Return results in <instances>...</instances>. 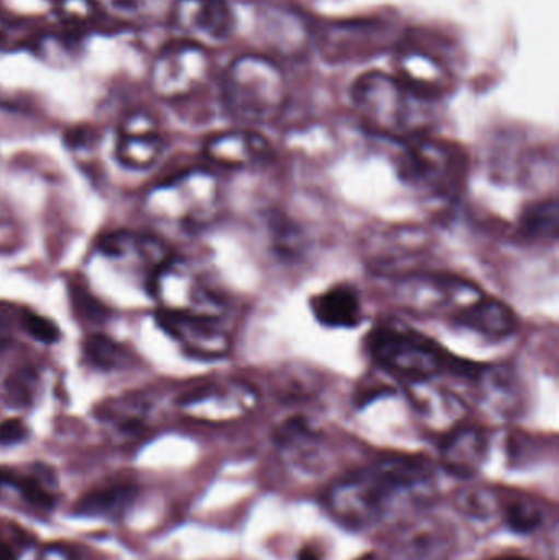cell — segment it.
Returning a JSON list of instances; mask_svg holds the SVG:
<instances>
[{"label":"cell","mask_w":559,"mask_h":560,"mask_svg":"<svg viewBox=\"0 0 559 560\" xmlns=\"http://www.w3.org/2000/svg\"><path fill=\"white\" fill-rule=\"evenodd\" d=\"M350 95L363 124L384 137L403 140L422 137L432 120L430 101L414 94L399 79L384 72L360 75Z\"/></svg>","instance_id":"7a4b0ae2"},{"label":"cell","mask_w":559,"mask_h":560,"mask_svg":"<svg viewBox=\"0 0 559 560\" xmlns=\"http://www.w3.org/2000/svg\"><path fill=\"white\" fill-rule=\"evenodd\" d=\"M101 10L125 22H158L171 15L174 0H95Z\"/></svg>","instance_id":"603a6c76"},{"label":"cell","mask_w":559,"mask_h":560,"mask_svg":"<svg viewBox=\"0 0 559 560\" xmlns=\"http://www.w3.org/2000/svg\"><path fill=\"white\" fill-rule=\"evenodd\" d=\"M275 444L286 466L304 476L321 474L327 467L324 431L305 417L282 421L275 431Z\"/></svg>","instance_id":"9c48e42d"},{"label":"cell","mask_w":559,"mask_h":560,"mask_svg":"<svg viewBox=\"0 0 559 560\" xmlns=\"http://www.w3.org/2000/svg\"><path fill=\"white\" fill-rule=\"evenodd\" d=\"M488 453L489 440L485 431L459 424L443 438L440 460L446 472L458 479H469L479 472Z\"/></svg>","instance_id":"2e32d148"},{"label":"cell","mask_w":559,"mask_h":560,"mask_svg":"<svg viewBox=\"0 0 559 560\" xmlns=\"http://www.w3.org/2000/svg\"><path fill=\"white\" fill-rule=\"evenodd\" d=\"M394 300L417 316H452L481 299L485 293L468 280L442 272L414 271L394 280Z\"/></svg>","instance_id":"8992f818"},{"label":"cell","mask_w":559,"mask_h":560,"mask_svg":"<svg viewBox=\"0 0 559 560\" xmlns=\"http://www.w3.org/2000/svg\"><path fill=\"white\" fill-rule=\"evenodd\" d=\"M396 68L399 72L397 79L426 101H435L452 88L453 78L449 69L427 51L403 49L397 56Z\"/></svg>","instance_id":"5bb4252c"},{"label":"cell","mask_w":559,"mask_h":560,"mask_svg":"<svg viewBox=\"0 0 559 560\" xmlns=\"http://www.w3.org/2000/svg\"><path fill=\"white\" fill-rule=\"evenodd\" d=\"M559 210L557 200H545L527 207L519 219L517 235L522 242L554 243L558 238Z\"/></svg>","instance_id":"7402d4cb"},{"label":"cell","mask_w":559,"mask_h":560,"mask_svg":"<svg viewBox=\"0 0 559 560\" xmlns=\"http://www.w3.org/2000/svg\"><path fill=\"white\" fill-rule=\"evenodd\" d=\"M0 560H16L15 552L0 538Z\"/></svg>","instance_id":"836d02e7"},{"label":"cell","mask_w":559,"mask_h":560,"mask_svg":"<svg viewBox=\"0 0 559 560\" xmlns=\"http://www.w3.org/2000/svg\"><path fill=\"white\" fill-rule=\"evenodd\" d=\"M459 512L476 520L491 518L499 509L498 499L491 490H465L456 499Z\"/></svg>","instance_id":"4316f807"},{"label":"cell","mask_w":559,"mask_h":560,"mask_svg":"<svg viewBox=\"0 0 559 560\" xmlns=\"http://www.w3.org/2000/svg\"><path fill=\"white\" fill-rule=\"evenodd\" d=\"M453 322L468 331L494 341L508 338L519 326L517 315L512 312L511 306L486 295L459 312Z\"/></svg>","instance_id":"ac0fdd59"},{"label":"cell","mask_w":559,"mask_h":560,"mask_svg":"<svg viewBox=\"0 0 559 560\" xmlns=\"http://www.w3.org/2000/svg\"><path fill=\"white\" fill-rule=\"evenodd\" d=\"M409 397L422 423L435 433H450L465 420L466 405L432 381L410 382Z\"/></svg>","instance_id":"7c38bea8"},{"label":"cell","mask_w":559,"mask_h":560,"mask_svg":"<svg viewBox=\"0 0 559 560\" xmlns=\"http://www.w3.org/2000/svg\"><path fill=\"white\" fill-rule=\"evenodd\" d=\"M312 313L327 328H357L363 323L360 290L348 282L335 283L312 299Z\"/></svg>","instance_id":"e0dca14e"},{"label":"cell","mask_w":559,"mask_h":560,"mask_svg":"<svg viewBox=\"0 0 559 560\" xmlns=\"http://www.w3.org/2000/svg\"><path fill=\"white\" fill-rule=\"evenodd\" d=\"M26 428L23 421L16 420V418H10V420L2 421L0 423V444L2 446H12V444L20 443L25 440Z\"/></svg>","instance_id":"1f68e13d"},{"label":"cell","mask_w":559,"mask_h":560,"mask_svg":"<svg viewBox=\"0 0 559 560\" xmlns=\"http://www.w3.org/2000/svg\"><path fill=\"white\" fill-rule=\"evenodd\" d=\"M7 32H9V23L0 16V42L5 38Z\"/></svg>","instance_id":"e575fe53"},{"label":"cell","mask_w":559,"mask_h":560,"mask_svg":"<svg viewBox=\"0 0 559 560\" xmlns=\"http://www.w3.org/2000/svg\"><path fill=\"white\" fill-rule=\"evenodd\" d=\"M501 513L508 528L517 535H531L544 525V510L528 497H515L501 509Z\"/></svg>","instance_id":"d4e9b609"},{"label":"cell","mask_w":559,"mask_h":560,"mask_svg":"<svg viewBox=\"0 0 559 560\" xmlns=\"http://www.w3.org/2000/svg\"><path fill=\"white\" fill-rule=\"evenodd\" d=\"M0 486L12 487L20 493L25 502L36 509H51L55 505V497L46 492L38 480L32 477L16 476V474L0 472Z\"/></svg>","instance_id":"484cf974"},{"label":"cell","mask_w":559,"mask_h":560,"mask_svg":"<svg viewBox=\"0 0 559 560\" xmlns=\"http://www.w3.org/2000/svg\"><path fill=\"white\" fill-rule=\"evenodd\" d=\"M59 20L66 26L89 25L97 15L98 3L95 0H58L55 3Z\"/></svg>","instance_id":"83f0119b"},{"label":"cell","mask_w":559,"mask_h":560,"mask_svg":"<svg viewBox=\"0 0 559 560\" xmlns=\"http://www.w3.org/2000/svg\"><path fill=\"white\" fill-rule=\"evenodd\" d=\"M449 548V536L439 523L420 522L407 526L394 542L396 560H436Z\"/></svg>","instance_id":"44dd1931"},{"label":"cell","mask_w":559,"mask_h":560,"mask_svg":"<svg viewBox=\"0 0 559 560\" xmlns=\"http://www.w3.org/2000/svg\"><path fill=\"white\" fill-rule=\"evenodd\" d=\"M473 384L478 390L479 400L492 413L509 417L515 413L521 404V392L514 374L508 368H476L471 374Z\"/></svg>","instance_id":"ffe728a7"},{"label":"cell","mask_w":559,"mask_h":560,"mask_svg":"<svg viewBox=\"0 0 559 560\" xmlns=\"http://www.w3.org/2000/svg\"><path fill=\"white\" fill-rule=\"evenodd\" d=\"M492 560H531V559L522 558V556H502V558H496Z\"/></svg>","instance_id":"d590c367"},{"label":"cell","mask_w":559,"mask_h":560,"mask_svg":"<svg viewBox=\"0 0 559 560\" xmlns=\"http://www.w3.org/2000/svg\"><path fill=\"white\" fill-rule=\"evenodd\" d=\"M133 499L131 487H110L88 493L75 506L81 516H112L120 513Z\"/></svg>","instance_id":"cb8c5ba5"},{"label":"cell","mask_w":559,"mask_h":560,"mask_svg":"<svg viewBox=\"0 0 559 560\" xmlns=\"http://www.w3.org/2000/svg\"><path fill=\"white\" fill-rule=\"evenodd\" d=\"M48 2L56 3V2H58V0H48Z\"/></svg>","instance_id":"8d00e7d4"},{"label":"cell","mask_w":559,"mask_h":560,"mask_svg":"<svg viewBox=\"0 0 559 560\" xmlns=\"http://www.w3.org/2000/svg\"><path fill=\"white\" fill-rule=\"evenodd\" d=\"M161 151V140L150 115L133 114L121 124L118 158L131 167L150 166Z\"/></svg>","instance_id":"d6986e66"},{"label":"cell","mask_w":559,"mask_h":560,"mask_svg":"<svg viewBox=\"0 0 559 560\" xmlns=\"http://www.w3.org/2000/svg\"><path fill=\"white\" fill-rule=\"evenodd\" d=\"M368 349L381 369L409 382L432 381L446 369L468 377L475 369L453 361L436 342L403 323L377 326L368 339Z\"/></svg>","instance_id":"277c9868"},{"label":"cell","mask_w":559,"mask_h":560,"mask_svg":"<svg viewBox=\"0 0 559 560\" xmlns=\"http://www.w3.org/2000/svg\"><path fill=\"white\" fill-rule=\"evenodd\" d=\"M203 153L219 166L248 170L268 161L271 158V147L268 140L256 131L233 130L210 138Z\"/></svg>","instance_id":"9a60e30c"},{"label":"cell","mask_w":559,"mask_h":560,"mask_svg":"<svg viewBox=\"0 0 559 560\" xmlns=\"http://www.w3.org/2000/svg\"><path fill=\"white\" fill-rule=\"evenodd\" d=\"M427 246V236L416 230H387L383 235L374 236L368 256L374 271L396 279L412 272L409 266L423 256Z\"/></svg>","instance_id":"4fadbf2b"},{"label":"cell","mask_w":559,"mask_h":560,"mask_svg":"<svg viewBox=\"0 0 559 560\" xmlns=\"http://www.w3.org/2000/svg\"><path fill=\"white\" fill-rule=\"evenodd\" d=\"M164 329L176 336L194 354L202 358H220L230 349V336L220 328L217 316L189 315L170 312L158 315Z\"/></svg>","instance_id":"8fae6325"},{"label":"cell","mask_w":559,"mask_h":560,"mask_svg":"<svg viewBox=\"0 0 559 560\" xmlns=\"http://www.w3.org/2000/svg\"><path fill=\"white\" fill-rule=\"evenodd\" d=\"M222 101L236 121L271 124L288 101V84L281 68L268 56L243 55L223 74Z\"/></svg>","instance_id":"3957f363"},{"label":"cell","mask_w":559,"mask_h":560,"mask_svg":"<svg viewBox=\"0 0 559 560\" xmlns=\"http://www.w3.org/2000/svg\"><path fill=\"white\" fill-rule=\"evenodd\" d=\"M23 325H25L26 331L38 339V341L51 345L59 339V329L55 323L49 319L43 318V316L36 315V313L25 312L23 315Z\"/></svg>","instance_id":"4dcf8cb0"},{"label":"cell","mask_w":559,"mask_h":560,"mask_svg":"<svg viewBox=\"0 0 559 560\" xmlns=\"http://www.w3.org/2000/svg\"><path fill=\"white\" fill-rule=\"evenodd\" d=\"M170 19L183 39L203 48L229 39L235 26L226 0H174Z\"/></svg>","instance_id":"ba28073f"},{"label":"cell","mask_w":559,"mask_h":560,"mask_svg":"<svg viewBox=\"0 0 559 560\" xmlns=\"http://www.w3.org/2000/svg\"><path fill=\"white\" fill-rule=\"evenodd\" d=\"M85 354L98 368L110 369L120 362L121 349L105 336H91L85 342Z\"/></svg>","instance_id":"f546056e"},{"label":"cell","mask_w":559,"mask_h":560,"mask_svg":"<svg viewBox=\"0 0 559 560\" xmlns=\"http://www.w3.org/2000/svg\"><path fill=\"white\" fill-rule=\"evenodd\" d=\"M299 560H322V555L318 549L304 548L299 552Z\"/></svg>","instance_id":"d6a6232c"},{"label":"cell","mask_w":559,"mask_h":560,"mask_svg":"<svg viewBox=\"0 0 559 560\" xmlns=\"http://www.w3.org/2000/svg\"><path fill=\"white\" fill-rule=\"evenodd\" d=\"M435 477L416 457H389L338 479L325 493V509L351 532H364L422 505L432 497Z\"/></svg>","instance_id":"6da1fadb"},{"label":"cell","mask_w":559,"mask_h":560,"mask_svg":"<svg viewBox=\"0 0 559 560\" xmlns=\"http://www.w3.org/2000/svg\"><path fill=\"white\" fill-rule=\"evenodd\" d=\"M463 167L465 161L455 148L423 135L404 141L397 158L400 179L414 190L432 197L455 194L462 183Z\"/></svg>","instance_id":"5b68a950"},{"label":"cell","mask_w":559,"mask_h":560,"mask_svg":"<svg viewBox=\"0 0 559 560\" xmlns=\"http://www.w3.org/2000/svg\"><path fill=\"white\" fill-rule=\"evenodd\" d=\"M269 229H272V242H275L276 252L282 256V258H295L299 253H302L301 233L295 230V226L289 225L284 219L278 220V222L269 223Z\"/></svg>","instance_id":"f1b7e54d"},{"label":"cell","mask_w":559,"mask_h":560,"mask_svg":"<svg viewBox=\"0 0 559 560\" xmlns=\"http://www.w3.org/2000/svg\"><path fill=\"white\" fill-rule=\"evenodd\" d=\"M255 388L245 382H226L197 390L186 400L187 407L203 420L233 421L248 417L258 407Z\"/></svg>","instance_id":"30bf717a"},{"label":"cell","mask_w":559,"mask_h":560,"mask_svg":"<svg viewBox=\"0 0 559 560\" xmlns=\"http://www.w3.org/2000/svg\"><path fill=\"white\" fill-rule=\"evenodd\" d=\"M212 71L209 51L197 43L179 39L161 49L151 66L150 84L163 98L193 94L206 84Z\"/></svg>","instance_id":"52a82bcc"}]
</instances>
